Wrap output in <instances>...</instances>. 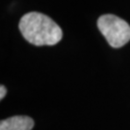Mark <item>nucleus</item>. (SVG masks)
Returning <instances> with one entry per match:
<instances>
[{
  "mask_svg": "<svg viewBox=\"0 0 130 130\" xmlns=\"http://www.w3.org/2000/svg\"><path fill=\"white\" fill-rule=\"evenodd\" d=\"M35 122L30 117L14 116L1 121L0 130H31Z\"/></svg>",
  "mask_w": 130,
  "mask_h": 130,
  "instance_id": "7ed1b4c3",
  "label": "nucleus"
},
{
  "mask_svg": "<svg viewBox=\"0 0 130 130\" xmlns=\"http://www.w3.org/2000/svg\"><path fill=\"white\" fill-rule=\"evenodd\" d=\"M98 27L114 48L123 46L130 41V25L117 15H101L98 20Z\"/></svg>",
  "mask_w": 130,
  "mask_h": 130,
  "instance_id": "f03ea898",
  "label": "nucleus"
},
{
  "mask_svg": "<svg viewBox=\"0 0 130 130\" xmlns=\"http://www.w3.org/2000/svg\"><path fill=\"white\" fill-rule=\"evenodd\" d=\"M6 93H7V90H6V88H5L3 85H1V86H0V99H1V100L5 98Z\"/></svg>",
  "mask_w": 130,
  "mask_h": 130,
  "instance_id": "20e7f679",
  "label": "nucleus"
},
{
  "mask_svg": "<svg viewBox=\"0 0 130 130\" xmlns=\"http://www.w3.org/2000/svg\"><path fill=\"white\" fill-rule=\"evenodd\" d=\"M19 28L28 42L37 46L54 45L63 38V32L55 21L42 13L31 12L19 20Z\"/></svg>",
  "mask_w": 130,
  "mask_h": 130,
  "instance_id": "f257e3e1",
  "label": "nucleus"
}]
</instances>
